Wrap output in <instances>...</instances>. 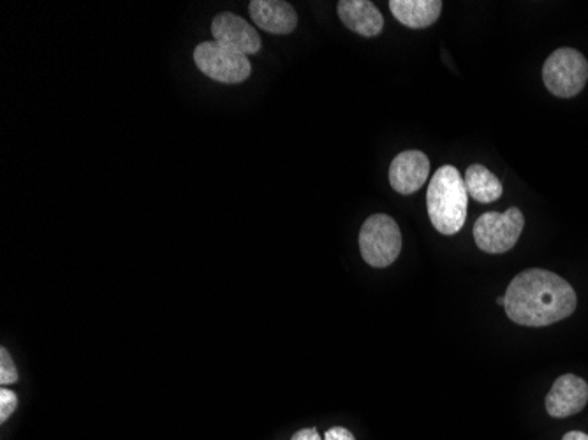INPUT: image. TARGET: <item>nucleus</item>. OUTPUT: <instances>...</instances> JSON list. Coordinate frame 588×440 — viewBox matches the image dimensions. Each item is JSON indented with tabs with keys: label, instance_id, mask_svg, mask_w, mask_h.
I'll use <instances>...</instances> for the list:
<instances>
[{
	"label": "nucleus",
	"instance_id": "nucleus-2",
	"mask_svg": "<svg viewBox=\"0 0 588 440\" xmlns=\"http://www.w3.org/2000/svg\"><path fill=\"white\" fill-rule=\"evenodd\" d=\"M469 194L460 171L455 166H441L435 171L427 192L430 222L442 235H456L467 220Z\"/></svg>",
	"mask_w": 588,
	"mask_h": 440
},
{
	"label": "nucleus",
	"instance_id": "nucleus-12",
	"mask_svg": "<svg viewBox=\"0 0 588 440\" xmlns=\"http://www.w3.org/2000/svg\"><path fill=\"white\" fill-rule=\"evenodd\" d=\"M391 15L409 29H427L442 13L441 0H391Z\"/></svg>",
	"mask_w": 588,
	"mask_h": 440
},
{
	"label": "nucleus",
	"instance_id": "nucleus-3",
	"mask_svg": "<svg viewBox=\"0 0 588 440\" xmlns=\"http://www.w3.org/2000/svg\"><path fill=\"white\" fill-rule=\"evenodd\" d=\"M402 250V233L395 219L384 213L368 217L360 231V252L365 263L386 268L397 261Z\"/></svg>",
	"mask_w": 588,
	"mask_h": 440
},
{
	"label": "nucleus",
	"instance_id": "nucleus-1",
	"mask_svg": "<svg viewBox=\"0 0 588 440\" xmlns=\"http://www.w3.org/2000/svg\"><path fill=\"white\" fill-rule=\"evenodd\" d=\"M506 312L516 324L543 328L573 316L574 287L557 273L532 268L518 273L506 291Z\"/></svg>",
	"mask_w": 588,
	"mask_h": 440
},
{
	"label": "nucleus",
	"instance_id": "nucleus-14",
	"mask_svg": "<svg viewBox=\"0 0 588 440\" xmlns=\"http://www.w3.org/2000/svg\"><path fill=\"white\" fill-rule=\"evenodd\" d=\"M16 381H18V370L9 356L8 349L2 347L0 349V384L9 386V384H15Z\"/></svg>",
	"mask_w": 588,
	"mask_h": 440
},
{
	"label": "nucleus",
	"instance_id": "nucleus-7",
	"mask_svg": "<svg viewBox=\"0 0 588 440\" xmlns=\"http://www.w3.org/2000/svg\"><path fill=\"white\" fill-rule=\"evenodd\" d=\"M587 404L588 384L574 374L560 375L544 400L546 412L560 419L578 414Z\"/></svg>",
	"mask_w": 588,
	"mask_h": 440
},
{
	"label": "nucleus",
	"instance_id": "nucleus-9",
	"mask_svg": "<svg viewBox=\"0 0 588 440\" xmlns=\"http://www.w3.org/2000/svg\"><path fill=\"white\" fill-rule=\"evenodd\" d=\"M430 176V161L421 150H405L398 154L390 166V184L398 194H414Z\"/></svg>",
	"mask_w": 588,
	"mask_h": 440
},
{
	"label": "nucleus",
	"instance_id": "nucleus-19",
	"mask_svg": "<svg viewBox=\"0 0 588 440\" xmlns=\"http://www.w3.org/2000/svg\"><path fill=\"white\" fill-rule=\"evenodd\" d=\"M497 303H499L500 307H506V298H504V296H500L499 300H497Z\"/></svg>",
	"mask_w": 588,
	"mask_h": 440
},
{
	"label": "nucleus",
	"instance_id": "nucleus-15",
	"mask_svg": "<svg viewBox=\"0 0 588 440\" xmlns=\"http://www.w3.org/2000/svg\"><path fill=\"white\" fill-rule=\"evenodd\" d=\"M16 405L18 400L15 393L6 388L0 389V423L8 421L9 416L16 411Z\"/></svg>",
	"mask_w": 588,
	"mask_h": 440
},
{
	"label": "nucleus",
	"instance_id": "nucleus-16",
	"mask_svg": "<svg viewBox=\"0 0 588 440\" xmlns=\"http://www.w3.org/2000/svg\"><path fill=\"white\" fill-rule=\"evenodd\" d=\"M323 440H356L354 439L353 433L349 432L347 428H342V426H335V428H330L326 435H324Z\"/></svg>",
	"mask_w": 588,
	"mask_h": 440
},
{
	"label": "nucleus",
	"instance_id": "nucleus-11",
	"mask_svg": "<svg viewBox=\"0 0 588 440\" xmlns=\"http://www.w3.org/2000/svg\"><path fill=\"white\" fill-rule=\"evenodd\" d=\"M337 13L347 29L360 36L375 37L383 32V15L370 0H340Z\"/></svg>",
	"mask_w": 588,
	"mask_h": 440
},
{
	"label": "nucleus",
	"instance_id": "nucleus-8",
	"mask_svg": "<svg viewBox=\"0 0 588 440\" xmlns=\"http://www.w3.org/2000/svg\"><path fill=\"white\" fill-rule=\"evenodd\" d=\"M214 41L233 48L243 55H254L261 50V37L247 20L233 13H221L212 22Z\"/></svg>",
	"mask_w": 588,
	"mask_h": 440
},
{
	"label": "nucleus",
	"instance_id": "nucleus-10",
	"mask_svg": "<svg viewBox=\"0 0 588 440\" xmlns=\"http://www.w3.org/2000/svg\"><path fill=\"white\" fill-rule=\"evenodd\" d=\"M250 18L259 29L286 36L298 25V15L293 6L284 0H252L249 4Z\"/></svg>",
	"mask_w": 588,
	"mask_h": 440
},
{
	"label": "nucleus",
	"instance_id": "nucleus-4",
	"mask_svg": "<svg viewBox=\"0 0 588 440\" xmlns=\"http://www.w3.org/2000/svg\"><path fill=\"white\" fill-rule=\"evenodd\" d=\"M543 81L553 96H578L588 81L587 59L574 48H559L544 62Z\"/></svg>",
	"mask_w": 588,
	"mask_h": 440
},
{
	"label": "nucleus",
	"instance_id": "nucleus-17",
	"mask_svg": "<svg viewBox=\"0 0 588 440\" xmlns=\"http://www.w3.org/2000/svg\"><path fill=\"white\" fill-rule=\"evenodd\" d=\"M291 440H321V435L317 433L316 428H305V430H300L296 435H293Z\"/></svg>",
	"mask_w": 588,
	"mask_h": 440
},
{
	"label": "nucleus",
	"instance_id": "nucleus-5",
	"mask_svg": "<svg viewBox=\"0 0 588 440\" xmlns=\"http://www.w3.org/2000/svg\"><path fill=\"white\" fill-rule=\"evenodd\" d=\"M523 226L525 217L516 206L504 213H483L474 224V240L486 254H504L518 243Z\"/></svg>",
	"mask_w": 588,
	"mask_h": 440
},
{
	"label": "nucleus",
	"instance_id": "nucleus-18",
	"mask_svg": "<svg viewBox=\"0 0 588 440\" xmlns=\"http://www.w3.org/2000/svg\"><path fill=\"white\" fill-rule=\"evenodd\" d=\"M562 440H588V435L583 432H569L564 435Z\"/></svg>",
	"mask_w": 588,
	"mask_h": 440
},
{
	"label": "nucleus",
	"instance_id": "nucleus-13",
	"mask_svg": "<svg viewBox=\"0 0 588 440\" xmlns=\"http://www.w3.org/2000/svg\"><path fill=\"white\" fill-rule=\"evenodd\" d=\"M465 189L472 199H476L481 205L493 203L502 196L504 187L499 178L493 175L490 169L483 164H472L465 171Z\"/></svg>",
	"mask_w": 588,
	"mask_h": 440
},
{
	"label": "nucleus",
	"instance_id": "nucleus-6",
	"mask_svg": "<svg viewBox=\"0 0 588 440\" xmlns=\"http://www.w3.org/2000/svg\"><path fill=\"white\" fill-rule=\"evenodd\" d=\"M194 62L199 71L219 83H242L252 73L249 57L217 41H205L194 50Z\"/></svg>",
	"mask_w": 588,
	"mask_h": 440
}]
</instances>
